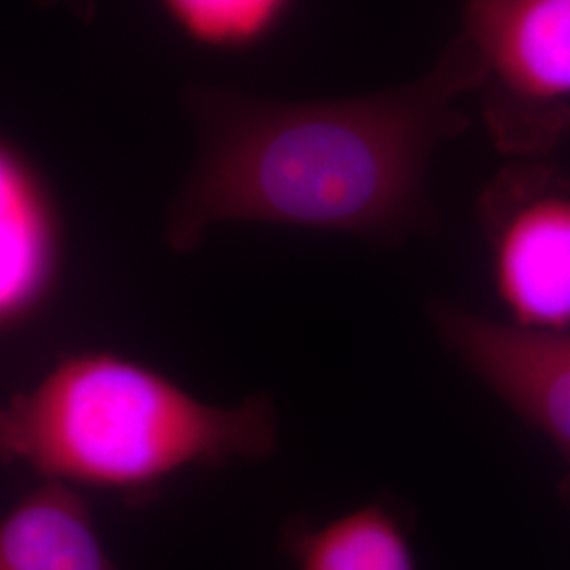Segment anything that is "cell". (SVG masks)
<instances>
[{
	"instance_id": "5b68a950",
	"label": "cell",
	"mask_w": 570,
	"mask_h": 570,
	"mask_svg": "<svg viewBox=\"0 0 570 570\" xmlns=\"http://www.w3.org/2000/svg\"><path fill=\"white\" fill-rule=\"evenodd\" d=\"M433 322L450 351L570 463V334L497 324L450 305L433 306Z\"/></svg>"
},
{
	"instance_id": "277c9868",
	"label": "cell",
	"mask_w": 570,
	"mask_h": 570,
	"mask_svg": "<svg viewBox=\"0 0 570 570\" xmlns=\"http://www.w3.org/2000/svg\"><path fill=\"white\" fill-rule=\"evenodd\" d=\"M478 216L499 294L520 326L570 322V176L548 159H513L490 180Z\"/></svg>"
},
{
	"instance_id": "7a4b0ae2",
	"label": "cell",
	"mask_w": 570,
	"mask_h": 570,
	"mask_svg": "<svg viewBox=\"0 0 570 570\" xmlns=\"http://www.w3.org/2000/svg\"><path fill=\"white\" fill-rule=\"evenodd\" d=\"M9 463L45 480L140 492L188 468L263 461L277 446L268 395L205 404L164 374L115 353H75L0 414Z\"/></svg>"
},
{
	"instance_id": "8fae6325",
	"label": "cell",
	"mask_w": 570,
	"mask_h": 570,
	"mask_svg": "<svg viewBox=\"0 0 570 570\" xmlns=\"http://www.w3.org/2000/svg\"><path fill=\"white\" fill-rule=\"evenodd\" d=\"M567 494H569V499H570V484H569V490H567Z\"/></svg>"
},
{
	"instance_id": "52a82bcc",
	"label": "cell",
	"mask_w": 570,
	"mask_h": 570,
	"mask_svg": "<svg viewBox=\"0 0 570 570\" xmlns=\"http://www.w3.org/2000/svg\"><path fill=\"white\" fill-rule=\"evenodd\" d=\"M0 570H119L91 522L81 494L45 480L7 513L0 527Z\"/></svg>"
},
{
	"instance_id": "8992f818",
	"label": "cell",
	"mask_w": 570,
	"mask_h": 570,
	"mask_svg": "<svg viewBox=\"0 0 570 570\" xmlns=\"http://www.w3.org/2000/svg\"><path fill=\"white\" fill-rule=\"evenodd\" d=\"M61 263V218L41 169L18 144L0 146V324L23 326L49 301Z\"/></svg>"
},
{
	"instance_id": "ba28073f",
	"label": "cell",
	"mask_w": 570,
	"mask_h": 570,
	"mask_svg": "<svg viewBox=\"0 0 570 570\" xmlns=\"http://www.w3.org/2000/svg\"><path fill=\"white\" fill-rule=\"evenodd\" d=\"M284 548L298 570H414L400 522L381 505L345 513L324 527L294 522Z\"/></svg>"
},
{
	"instance_id": "30bf717a",
	"label": "cell",
	"mask_w": 570,
	"mask_h": 570,
	"mask_svg": "<svg viewBox=\"0 0 570 570\" xmlns=\"http://www.w3.org/2000/svg\"><path fill=\"white\" fill-rule=\"evenodd\" d=\"M39 9H51V7H63L68 9L75 18L79 20L91 21L96 18V2L94 0H32Z\"/></svg>"
},
{
	"instance_id": "9c48e42d",
	"label": "cell",
	"mask_w": 570,
	"mask_h": 570,
	"mask_svg": "<svg viewBox=\"0 0 570 570\" xmlns=\"http://www.w3.org/2000/svg\"><path fill=\"white\" fill-rule=\"evenodd\" d=\"M186 39L216 51H247L279 30L294 0H159Z\"/></svg>"
},
{
	"instance_id": "6da1fadb",
	"label": "cell",
	"mask_w": 570,
	"mask_h": 570,
	"mask_svg": "<svg viewBox=\"0 0 570 570\" xmlns=\"http://www.w3.org/2000/svg\"><path fill=\"white\" fill-rule=\"evenodd\" d=\"M482 66L456 35L416 81L385 91L287 102L188 85L197 161L165 214V239L190 252L218 223H263L402 242L431 230L429 164L471 121Z\"/></svg>"
},
{
	"instance_id": "3957f363",
	"label": "cell",
	"mask_w": 570,
	"mask_h": 570,
	"mask_svg": "<svg viewBox=\"0 0 570 570\" xmlns=\"http://www.w3.org/2000/svg\"><path fill=\"white\" fill-rule=\"evenodd\" d=\"M461 23L494 148L548 159L570 136V0H463Z\"/></svg>"
}]
</instances>
